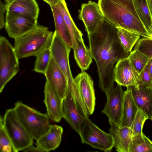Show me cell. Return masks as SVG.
<instances>
[{
	"label": "cell",
	"mask_w": 152,
	"mask_h": 152,
	"mask_svg": "<svg viewBox=\"0 0 152 152\" xmlns=\"http://www.w3.org/2000/svg\"><path fill=\"white\" fill-rule=\"evenodd\" d=\"M117 32V28L104 18L88 35L89 50L97 68L99 86L104 93L114 88L115 64L129 55L123 47Z\"/></svg>",
	"instance_id": "6da1fadb"
},
{
	"label": "cell",
	"mask_w": 152,
	"mask_h": 152,
	"mask_svg": "<svg viewBox=\"0 0 152 152\" xmlns=\"http://www.w3.org/2000/svg\"><path fill=\"white\" fill-rule=\"evenodd\" d=\"M98 4L105 18L116 28L151 39L136 12L133 0H98Z\"/></svg>",
	"instance_id": "7a4b0ae2"
},
{
	"label": "cell",
	"mask_w": 152,
	"mask_h": 152,
	"mask_svg": "<svg viewBox=\"0 0 152 152\" xmlns=\"http://www.w3.org/2000/svg\"><path fill=\"white\" fill-rule=\"evenodd\" d=\"M53 35L54 32L48 27L37 25L15 39L13 47L18 59L36 56L45 49L50 47Z\"/></svg>",
	"instance_id": "3957f363"
},
{
	"label": "cell",
	"mask_w": 152,
	"mask_h": 152,
	"mask_svg": "<svg viewBox=\"0 0 152 152\" xmlns=\"http://www.w3.org/2000/svg\"><path fill=\"white\" fill-rule=\"evenodd\" d=\"M13 108L21 123L36 141L50 128V119L47 113H42L20 101L15 103Z\"/></svg>",
	"instance_id": "277c9868"
},
{
	"label": "cell",
	"mask_w": 152,
	"mask_h": 152,
	"mask_svg": "<svg viewBox=\"0 0 152 152\" xmlns=\"http://www.w3.org/2000/svg\"><path fill=\"white\" fill-rule=\"evenodd\" d=\"M3 126L15 152L22 151L33 144L34 139L19 119L14 108L6 110L3 117Z\"/></svg>",
	"instance_id": "5b68a950"
},
{
	"label": "cell",
	"mask_w": 152,
	"mask_h": 152,
	"mask_svg": "<svg viewBox=\"0 0 152 152\" xmlns=\"http://www.w3.org/2000/svg\"><path fill=\"white\" fill-rule=\"evenodd\" d=\"M19 59L14 47L4 37H0V93L19 71Z\"/></svg>",
	"instance_id": "8992f818"
},
{
	"label": "cell",
	"mask_w": 152,
	"mask_h": 152,
	"mask_svg": "<svg viewBox=\"0 0 152 152\" xmlns=\"http://www.w3.org/2000/svg\"><path fill=\"white\" fill-rule=\"evenodd\" d=\"M80 136L82 143L104 152H111L114 147L110 134L102 130L87 117L84 118Z\"/></svg>",
	"instance_id": "52a82bcc"
},
{
	"label": "cell",
	"mask_w": 152,
	"mask_h": 152,
	"mask_svg": "<svg viewBox=\"0 0 152 152\" xmlns=\"http://www.w3.org/2000/svg\"><path fill=\"white\" fill-rule=\"evenodd\" d=\"M71 48L55 30L50 46L51 56L65 75L67 80L68 88H71L77 86L72 74L69 63V56Z\"/></svg>",
	"instance_id": "ba28073f"
},
{
	"label": "cell",
	"mask_w": 152,
	"mask_h": 152,
	"mask_svg": "<svg viewBox=\"0 0 152 152\" xmlns=\"http://www.w3.org/2000/svg\"><path fill=\"white\" fill-rule=\"evenodd\" d=\"M37 20L6 11L5 29L9 37L15 39L36 27L38 25Z\"/></svg>",
	"instance_id": "9c48e42d"
},
{
	"label": "cell",
	"mask_w": 152,
	"mask_h": 152,
	"mask_svg": "<svg viewBox=\"0 0 152 152\" xmlns=\"http://www.w3.org/2000/svg\"><path fill=\"white\" fill-rule=\"evenodd\" d=\"M124 91L122 86L117 84L115 88L105 92L107 102L102 111L110 120L119 126L122 114Z\"/></svg>",
	"instance_id": "30bf717a"
},
{
	"label": "cell",
	"mask_w": 152,
	"mask_h": 152,
	"mask_svg": "<svg viewBox=\"0 0 152 152\" xmlns=\"http://www.w3.org/2000/svg\"><path fill=\"white\" fill-rule=\"evenodd\" d=\"M139 73L128 57L118 61L114 70V80L117 84L127 88L140 86Z\"/></svg>",
	"instance_id": "8fae6325"
},
{
	"label": "cell",
	"mask_w": 152,
	"mask_h": 152,
	"mask_svg": "<svg viewBox=\"0 0 152 152\" xmlns=\"http://www.w3.org/2000/svg\"><path fill=\"white\" fill-rule=\"evenodd\" d=\"M79 12V19L83 22L88 35L105 18L98 4L91 1L82 4Z\"/></svg>",
	"instance_id": "7c38bea8"
},
{
	"label": "cell",
	"mask_w": 152,
	"mask_h": 152,
	"mask_svg": "<svg viewBox=\"0 0 152 152\" xmlns=\"http://www.w3.org/2000/svg\"><path fill=\"white\" fill-rule=\"evenodd\" d=\"M44 94V102L47 114L53 121L59 122L64 117L63 99L47 81L45 86Z\"/></svg>",
	"instance_id": "4fadbf2b"
},
{
	"label": "cell",
	"mask_w": 152,
	"mask_h": 152,
	"mask_svg": "<svg viewBox=\"0 0 152 152\" xmlns=\"http://www.w3.org/2000/svg\"><path fill=\"white\" fill-rule=\"evenodd\" d=\"M74 79L88 112L91 115L94 110L96 100L93 81L84 71H82Z\"/></svg>",
	"instance_id": "5bb4252c"
},
{
	"label": "cell",
	"mask_w": 152,
	"mask_h": 152,
	"mask_svg": "<svg viewBox=\"0 0 152 152\" xmlns=\"http://www.w3.org/2000/svg\"><path fill=\"white\" fill-rule=\"evenodd\" d=\"M63 107L64 118L80 135L85 117L79 112L72 94L68 89L63 99Z\"/></svg>",
	"instance_id": "9a60e30c"
},
{
	"label": "cell",
	"mask_w": 152,
	"mask_h": 152,
	"mask_svg": "<svg viewBox=\"0 0 152 152\" xmlns=\"http://www.w3.org/2000/svg\"><path fill=\"white\" fill-rule=\"evenodd\" d=\"M44 75L46 81L63 99L68 91L67 80L64 73L52 56Z\"/></svg>",
	"instance_id": "2e32d148"
},
{
	"label": "cell",
	"mask_w": 152,
	"mask_h": 152,
	"mask_svg": "<svg viewBox=\"0 0 152 152\" xmlns=\"http://www.w3.org/2000/svg\"><path fill=\"white\" fill-rule=\"evenodd\" d=\"M108 121L110 126L109 133L112 137L116 151L118 152H129L133 136L132 129L126 126L120 128L111 121Z\"/></svg>",
	"instance_id": "e0dca14e"
},
{
	"label": "cell",
	"mask_w": 152,
	"mask_h": 152,
	"mask_svg": "<svg viewBox=\"0 0 152 152\" xmlns=\"http://www.w3.org/2000/svg\"><path fill=\"white\" fill-rule=\"evenodd\" d=\"M134 100L138 108L151 119L152 118V87L140 85L130 87Z\"/></svg>",
	"instance_id": "ac0fdd59"
},
{
	"label": "cell",
	"mask_w": 152,
	"mask_h": 152,
	"mask_svg": "<svg viewBox=\"0 0 152 152\" xmlns=\"http://www.w3.org/2000/svg\"><path fill=\"white\" fill-rule=\"evenodd\" d=\"M63 132L61 126L56 124L51 125L48 131L36 141L37 146L44 152L56 149L60 144Z\"/></svg>",
	"instance_id": "d6986e66"
},
{
	"label": "cell",
	"mask_w": 152,
	"mask_h": 152,
	"mask_svg": "<svg viewBox=\"0 0 152 152\" xmlns=\"http://www.w3.org/2000/svg\"><path fill=\"white\" fill-rule=\"evenodd\" d=\"M6 11L37 19L39 8L36 0H12L5 4Z\"/></svg>",
	"instance_id": "ffe728a7"
},
{
	"label": "cell",
	"mask_w": 152,
	"mask_h": 152,
	"mask_svg": "<svg viewBox=\"0 0 152 152\" xmlns=\"http://www.w3.org/2000/svg\"><path fill=\"white\" fill-rule=\"evenodd\" d=\"M138 110L133 99L131 89L130 87H127L124 92L122 114L119 127H130Z\"/></svg>",
	"instance_id": "44dd1931"
},
{
	"label": "cell",
	"mask_w": 152,
	"mask_h": 152,
	"mask_svg": "<svg viewBox=\"0 0 152 152\" xmlns=\"http://www.w3.org/2000/svg\"><path fill=\"white\" fill-rule=\"evenodd\" d=\"M61 14L70 32L74 52L76 50L77 41H83V34L74 23L69 13L65 0L55 6Z\"/></svg>",
	"instance_id": "7402d4cb"
},
{
	"label": "cell",
	"mask_w": 152,
	"mask_h": 152,
	"mask_svg": "<svg viewBox=\"0 0 152 152\" xmlns=\"http://www.w3.org/2000/svg\"><path fill=\"white\" fill-rule=\"evenodd\" d=\"M50 7L53 16L55 31L64 42L72 48L71 36L61 14L55 6Z\"/></svg>",
	"instance_id": "603a6c76"
},
{
	"label": "cell",
	"mask_w": 152,
	"mask_h": 152,
	"mask_svg": "<svg viewBox=\"0 0 152 152\" xmlns=\"http://www.w3.org/2000/svg\"><path fill=\"white\" fill-rule=\"evenodd\" d=\"M75 59L82 71L87 70L92 62L93 58L89 49L84 41H77L76 50L74 51Z\"/></svg>",
	"instance_id": "cb8c5ba5"
},
{
	"label": "cell",
	"mask_w": 152,
	"mask_h": 152,
	"mask_svg": "<svg viewBox=\"0 0 152 152\" xmlns=\"http://www.w3.org/2000/svg\"><path fill=\"white\" fill-rule=\"evenodd\" d=\"M129 152H152V141L143 133L134 135Z\"/></svg>",
	"instance_id": "d4e9b609"
},
{
	"label": "cell",
	"mask_w": 152,
	"mask_h": 152,
	"mask_svg": "<svg viewBox=\"0 0 152 152\" xmlns=\"http://www.w3.org/2000/svg\"><path fill=\"white\" fill-rule=\"evenodd\" d=\"M116 28L117 35L120 42L126 52L129 54L141 36L123 28Z\"/></svg>",
	"instance_id": "484cf974"
},
{
	"label": "cell",
	"mask_w": 152,
	"mask_h": 152,
	"mask_svg": "<svg viewBox=\"0 0 152 152\" xmlns=\"http://www.w3.org/2000/svg\"><path fill=\"white\" fill-rule=\"evenodd\" d=\"M133 3L140 19L148 31L152 26V18L146 0H133Z\"/></svg>",
	"instance_id": "4316f807"
},
{
	"label": "cell",
	"mask_w": 152,
	"mask_h": 152,
	"mask_svg": "<svg viewBox=\"0 0 152 152\" xmlns=\"http://www.w3.org/2000/svg\"><path fill=\"white\" fill-rule=\"evenodd\" d=\"M35 56L36 59L33 70L44 75L51 57L50 47L45 49Z\"/></svg>",
	"instance_id": "83f0119b"
},
{
	"label": "cell",
	"mask_w": 152,
	"mask_h": 152,
	"mask_svg": "<svg viewBox=\"0 0 152 152\" xmlns=\"http://www.w3.org/2000/svg\"><path fill=\"white\" fill-rule=\"evenodd\" d=\"M0 151L15 152L12 141L3 126V117L0 118Z\"/></svg>",
	"instance_id": "f1b7e54d"
},
{
	"label": "cell",
	"mask_w": 152,
	"mask_h": 152,
	"mask_svg": "<svg viewBox=\"0 0 152 152\" xmlns=\"http://www.w3.org/2000/svg\"><path fill=\"white\" fill-rule=\"evenodd\" d=\"M128 57L139 73L147 64L150 59L141 52L134 50L130 53Z\"/></svg>",
	"instance_id": "f546056e"
},
{
	"label": "cell",
	"mask_w": 152,
	"mask_h": 152,
	"mask_svg": "<svg viewBox=\"0 0 152 152\" xmlns=\"http://www.w3.org/2000/svg\"><path fill=\"white\" fill-rule=\"evenodd\" d=\"M134 50H138L149 59H152V39L145 37L140 39Z\"/></svg>",
	"instance_id": "4dcf8cb0"
},
{
	"label": "cell",
	"mask_w": 152,
	"mask_h": 152,
	"mask_svg": "<svg viewBox=\"0 0 152 152\" xmlns=\"http://www.w3.org/2000/svg\"><path fill=\"white\" fill-rule=\"evenodd\" d=\"M148 117L142 111L138 110L130 127L133 135L137 134L142 133L144 124Z\"/></svg>",
	"instance_id": "1f68e13d"
},
{
	"label": "cell",
	"mask_w": 152,
	"mask_h": 152,
	"mask_svg": "<svg viewBox=\"0 0 152 152\" xmlns=\"http://www.w3.org/2000/svg\"><path fill=\"white\" fill-rule=\"evenodd\" d=\"M139 80L140 85L149 88L152 87V77L148 64L139 73Z\"/></svg>",
	"instance_id": "d6a6232c"
},
{
	"label": "cell",
	"mask_w": 152,
	"mask_h": 152,
	"mask_svg": "<svg viewBox=\"0 0 152 152\" xmlns=\"http://www.w3.org/2000/svg\"><path fill=\"white\" fill-rule=\"evenodd\" d=\"M0 28L1 29L5 26L4 13L6 11L5 5L1 1H0Z\"/></svg>",
	"instance_id": "836d02e7"
},
{
	"label": "cell",
	"mask_w": 152,
	"mask_h": 152,
	"mask_svg": "<svg viewBox=\"0 0 152 152\" xmlns=\"http://www.w3.org/2000/svg\"><path fill=\"white\" fill-rule=\"evenodd\" d=\"M22 151L26 152H44L42 150L37 147L34 146L33 144L25 148Z\"/></svg>",
	"instance_id": "e575fe53"
},
{
	"label": "cell",
	"mask_w": 152,
	"mask_h": 152,
	"mask_svg": "<svg viewBox=\"0 0 152 152\" xmlns=\"http://www.w3.org/2000/svg\"><path fill=\"white\" fill-rule=\"evenodd\" d=\"M64 0H45V2L50 6H56L62 2Z\"/></svg>",
	"instance_id": "d590c367"
},
{
	"label": "cell",
	"mask_w": 152,
	"mask_h": 152,
	"mask_svg": "<svg viewBox=\"0 0 152 152\" xmlns=\"http://www.w3.org/2000/svg\"><path fill=\"white\" fill-rule=\"evenodd\" d=\"M146 1L152 18V0H146Z\"/></svg>",
	"instance_id": "8d00e7d4"
},
{
	"label": "cell",
	"mask_w": 152,
	"mask_h": 152,
	"mask_svg": "<svg viewBox=\"0 0 152 152\" xmlns=\"http://www.w3.org/2000/svg\"><path fill=\"white\" fill-rule=\"evenodd\" d=\"M149 70L152 77V59H150L148 63Z\"/></svg>",
	"instance_id": "74e56055"
},
{
	"label": "cell",
	"mask_w": 152,
	"mask_h": 152,
	"mask_svg": "<svg viewBox=\"0 0 152 152\" xmlns=\"http://www.w3.org/2000/svg\"><path fill=\"white\" fill-rule=\"evenodd\" d=\"M149 34L152 39V26L148 31Z\"/></svg>",
	"instance_id": "f35d334b"
},
{
	"label": "cell",
	"mask_w": 152,
	"mask_h": 152,
	"mask_svg": "<svg viewBox=\"0 0 152 152\" xmlns=\"http://www.w3.org/2000/svg\"><path fill=\"white\" fill-rule=\"evenodd\" d=\"M7 3H8L12 0H4Z\"/></svg>",
	"instance_id": "ab89813d"
},
{
	"label": "cell",
	"mask_w": 152,
	"mask_h": 152,
	"mask_svg": "<svg viewBox=\"0 0 152 152\" xmlns=\"http://www.w3.org/2000/svg\"><path fill=\"white\" fill-rule=\"evenodd\" d=\"M43 0L44 1H45V0Z\"/></svg>",
	"instance_id": "60d3db41"
},
{
	"label": "cell",
	"mask_w": 152,
	"mask_h": 152,
	"mask_svg": "<svg viewBox=\"0 0 152 152\" xmlns=\"http://www.w3.org/2000/svg\"><path fill=\"white\" fill-rule=\"evenodd\" d=\"M151 120H152V118H151Z\"/></svg>",
	"instance_id": "b9f144b4"
}]
</instances>
